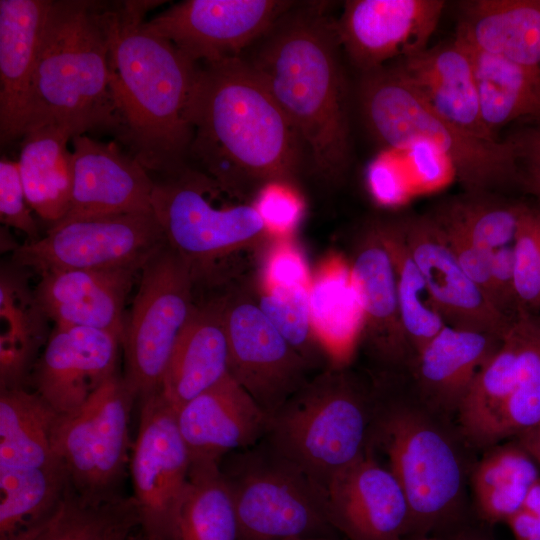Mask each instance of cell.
<instances>
[{
	"label": "cell",
	"instance_id": "obj_1",
	"mask_svg": "<svg viewBox=\"0 0 540 540\" xmlns=\"http://www.w3.org/2000/svg\"><path fill=\"white\" fill-rule=\"evenodd\" d=\"M189 117L188 160L228 195L241 197L271 183L294 185L302 144L244 57L198 64Z\"/></svg>",
	"mask_w": 540,
	"mask_h": 540
},
{
	"label": "cell",
	"instance_id": "obj_2",
	"mask_svg": "<svg viewBox=\"0 0 540 540\" xmlns=\"http://www.w3.org/2000/svg\"><path fill=\"white\" fill-rule=\"evenodd\" d=\"M325 4H295L244 59L286 115L314 170L336 183L350 163L348 91L336 21Z\"/></svg>",
	"mask_w": 540,
	"mask_h": 540
},
{
	"label": "cell",
	"instance_id": "obj_3",
	"mask_svg": "<svg viewBox=\"0 0 540 540\" xmlns=\"http://www.w3.org/2000/svg\"><path fill=\"white\" fill-rule=\"evenodd\" d=\"M156 4L125 1L116 6L110 67L119 137L148 172L163 177L188 166L198 64L146 24V12Z\"/></svg>",
	"mask_w": 540,
	"mask_h": 540
},
{
	"label": "cell",
	"instance_id": "obj_4",
	"mask_svg": "<svg viewBox=\"0 0 540 540\" xmlns=\"http://www.w3.org/2000/svg\"><path fill=\"white\" fill-rule=\"evenodd\" d=\"M115 13L116 7L95 1L51 0L24 135L50 124L69 126L79 135L100 126L119 127L110 67Z\"/></svg>",
	"mask_w": 540,
	"mask_h": 540
},
{
	"label": "cell",
	"instance_id": "obj_5",
	"mask_svg": "<svg viewBox=\"0 0 540 540\" xmlns=\"http://www.w3.org/2000/svg\"><path fill=\"white\" fill-rule=\"evenodd\" d=\"M360 112L370 134L384 149L424 143L452 164L465 192H493L520 182L514 143L479 138L458 127L429 105L393 63L361 73Z\"/></svg>",
	"mask_w": 540,
	"mask_h": 540
},
{
	"label": "cell",
	"instance_id": "obj_6",
	"mask_svg": "<svg viewBox=\"0 0 540 540\" xmlns=\"http://www.w3.org/2000/svg\"><path fill=\"white\" fill-rule=\"evenodd\" d=\"M221 191L212 179L187 166L155 181L152 192V210L166 242L189 265L200 290L242 275L239 255L261 253L276 237L254 205L217 204Z\"/></svg>",
	"mask_w": 540,
	"mask_h": 540
},
{
	"label": "cell",
	"instance_id": "obj_7",
	"mask_svg": "<svg viewBox=\"0 0 540 540\" xmlns=\"http://www.w3.org/2000/svg\"><path fill=\"white\" fill-rule=\"evenodd\" d=\"M368 399L352 372L334 363L269 415L263 440L325 489L369 449Z\"/></svg>",
	"mask_w": 540,
	"mask_h": 540
},
{
	"label": "cell",
	"instance_id": "obj_8",
	"mask_svg": "<svg viewBox=\"0 0 540 540\" xmlns=\"http://www.w3.org/2000/svg\"><path fill=\"white\" fill-rule=\"evenodd\" d=\"M238 519L240 540L338 537L325 490L262 439L220 462Z\"/></svg>",
	"mask_w": 540,
	"mask_h": 540
},
{
	"label": "cell",
	"instance_id": "obj_9",
	"mask_svg": "<svg viewBox=\"0 0 540 540\" xmlns=\"http://www.w3.org/2000/svg\"><path fill=\"white\" fill-rule=\"evenodd\" d=\"M197 293L191 268L167 243L143 264L122 336L123 379L141 402L158 391Z\"/></svg>",
	"mask_w": 540,
	"mask_h": 540
},
{
	"label": "cell",
	"instance_id": "obj_10",
	"mask_svg": "<svg viewBox=\"0 0 540 540\" xmlns=\"http://www.w3.org/2000/svg\"><path fill=\"white\" fill-rule=\"evenodd\" d=\"M371 437L407 499L409 537L427 536L454 514L461 498L463 473L455 448L437 426L407 407L382 412Z\"/></svg>",
	"mask_w": 540,
	"mask_h": 540
},
{
	"label": "cell",
	"instance_id": "obj_11",
	"mask_svg": "<svg viewBox=\"0 0 540 540\" xmlns=\"http://www.w3.org/2000/svg\"><path fill=\"white\" fill-rule=\"evenodd\" d=\"M136 397L115 374L75 413L59 416L56 451L69 482L83 499L101 503L120 497L129 465L130 413Z\"/></svg>",
	"mask_w": 540,
	"mask_h": 540
},
{
	"label": "cell",
	"instance_id": "obj_12",
	"mask_svg": "<svg viewBox=\"0 0 540 540\" xmlns=\"http://www.w3.org/2000/svg\"><path fill=\"white\" fill-rule=\"evenodd\" d=\"M166 242L152 211L79 218L50 225L44 237L18 245L15 265L39 275L144 264Z\"/></svg>",
	"mask_w": 540,
	"mask_h": 540
},
{
	"label": "cell",
	"instance_id": "obj_13",
	"mask_svg": "<svg viewBox=\"0 0 540 540\" xmlns=\"http://www.w3.org/2000/svg\"><path fill=\"white\" fill-rule=\"evenodd\" d=\"M224 289L230 375L270 415L311 379L314 369L260 309L254 278L238 276Z\"/></svg>",
	"mask_w": 540,
	"mask_h": 540
},
{
	"label": "cell",
	"instance_id": "obj_14",
	"mask_svg": "<svg viewBox=\"0 0 540 540\" xmlns=\"http://www.w3.org/2000/svg\"><path fill=\"white\" fill-rule=\"evenodd\" d=\"M191 465L175 410L157 394L143 400L128 466L139 527L147 537L174 540Z\"/></svg>",
	"mask_w": 540,
	"mask_h": 540
},
{
	"label": "cell",
	"instance_id": "obj_15",
	"mask_svg": "<svg viewBox=\"0 0 540 540\" xmlns=\"http://www.w3.org/2000/svg\"><path fill=\"white\" fill-rule=\"evenodd\" d=\"M296 3L284 0H187L146 24L192 62L242 56Z\"/></svg>",
	"mask_w": 540,
	"mask_h": 540
},
{
	"label": "cell",
	"instance_id": "obj_16",
	"mask_svg": "<svg viewBox=\"0 0 540 540\" xmlns=\"http://www.w3.org/2000/svg\"><path fill=\"white\" fill-rule=\"evenodd\" d=\"M444 7L442 0H349L336 21L338 38L365 73L425 50Z\"/></svg>",
	"mask_w": 540,
	"mask_h": 540
},
{
	"label": "cell",
	"instance_id": "obj_17",
	"mask_svg": "<svg viewBox=\"0 0 540 540\" xmlns=\"http://www.w3.org/2000/svg\"><path fill=\"white\" fill-rule=\"evenodd\" d=\"M120 347L113 332L54 326L30 377L34 391L59 416L75 413L117 374Z\"/></svg>",
	"mask_w": 540,
	"mask_h": 540
},
{
	"label": "cell",
	"instance_id": "obj_18",
	"mask_svg": "<svg viewBox=\"0 0 540 540\" xmlns=\"http://www.w3.org/2000/svg\"><path fill=\"white\" fill-rule=\"evenodd\" d=\"M329 519L345 540H402L409 537L410 510L388 467L370 448L325 487Z\"/></svg>",
	"mask_w": 540,
	"mask_h": 540
},
{
	"label": "cell",
	"instance_id": "obj_19",
	"mask_svg": "<svg viewBox=\"0 0 540 540\" xmlns=\"http://www.w3.org/2000/svg\"><path fill=\"white\" fill-rule=\"evenodd\" d=\"M410 253L445 324L504 338L513 321L501 315L465 274L429 214L402 218Z\"/></svg>",
	"mask_w": 540,
	"mask_h": 540
},
{
	"label": "cell",
	"instance_id": "obj_20",
	"mask_svg": "<svg viewBox=\"0 0 540 540\" xmlns=\"http://www.w3.org/2000/svg\"><path fill=\"white\" fill-rule=\"evenodd\" d=\"M349 266L362 310L364 348L383 364L412 365L415 356L402 324L393 262L375 220L355 234Z\"/></svg>",
	"mask_w": 540,
	"mask_h": 540
},
{
	"label": "cell",
	"instance_id": "obj_21",
	"mask_svg": "<svg viewBox=\"0 0 540 540\" xmlns=\"http://www.w3.org/2000/svg\"><path fill=\"white\" fill-rule=\"evenodd\" d=\"M72 144L71 200L58 222L152 211L155 181L135 158L114 143H101L84 134L73 137Z\"/></svg>",
	"mask_w": 540,
	"mask_h": 540
},
{
	"label": "cell",
	"instance_id": "obj_22",
	"mask_svg": "<svg viewBox=\"0 0 540 540\" xmlns=\"http://www.w3.org/2000/svg\"><path fill=\"white\" fill-rule=\"evenodd\" d=\"M142 266L46 272L34 290L55 326L99 329L122 338L125 302Z\"/></svg>",
	"mask_w": 540,
	"mask_h": 540
},
{
	"label": "cell",
	"instance_id": "obj_23",
	"mask_svg": "<svg viewBox=\"0 0 540 540\" xmlns=\"http://www.w3.org/2000/svg\"><path fill=\"white\" fill-rule=\"evenodd\" d=\"M192 461L221 460L266 433L269 415L228 375L176 411Z\"/></svg>",
	"mask_w": 540,
	"mask_h": 540
},
{
	"label": "cell",
	"instance_id": "obj_24",
	"mask_svg": "<svg viewBox=\"0 0 540 540\" xmlns=\"http://www.w3.org/2000/svg\"><path fill=\"white\" fill-rule=\"evenodd\" d=\"M224 287L197 298L155 393L175 412L230 375Z\"/></svg>",
	"mask_w": 540,
	"mask_h": 540
},
{
	"label": "cell",
	"instance_id": "obj_25",
	"mask_svg": "<svg viewBox=\"0 0 540 540\" xmlns=\"http://www.w3.org/2000/svg\"><path fill=\"white\" fill-rule=\"evenodd\" d=\"M403 78L440 115L482 139L496 141L480 113L472 51L458 35L393 62Z\"/></svg>",
	"mask_w": 540,
	"mask_h": 540
},
{
	"label": "cell",
	"instance_id": "obj_26",
	"mask_svg": "<svg viewBox=\"0 0 540 540\" xmlns=\"http://www.w3.org/2000/svg\"><path fill=\"white\" fill-rule=\"evenodd\" d=\"M51 0L0 1V141L22 138L32 77Z\"/></svg>",
	"mask_w": 540,
	"mask_h": 540
},
{
	"label": "cell",
	"instance_id": "obj_27",
	"mask_svg": "<svg viewBox=\"0 0 540 540\" xmlns=\"http://www.w3.org/2000/svg\"><path fill=\"white\" fill-rule=\"evenodd\" d=\"M456 35L478 51L540 68V0H467Z\"/></svg>",
	"mask_w": 540,
	"mask_h": 540
},
{
	"label": "cell",
	"instance_id": "obj_28",
	"mask_svg": "<svg viewBox=\"0 0 540 540\" xmlns=\"http://www.w3.org/2000/svg\"><path fill=\"white\" fill-rule=\"evenodd\" d=\"M26 269L13 263L0 274V390L26 388L50 333Z\"/></svg>",
	"mask_w": 540,
	"mask_h": 540
},
{
	"label": "cell",
	"instance_id": "obj_29",
	"mask_svg": "<svg viewBox=\"0 0 540 540\" xmlns=\"http://www.w3.org/2000/svg\"><path fill=\"white\" fill-rule=\"evenodd\" d=\"M502 341L488 333L445 325L412 363L421 391L440 406L458 409Z\"/></svg>",
	"mask_w": 540,
	"mask_h": 540
},
{
	"label": "cell",
	"instance_id": "obj_30",
	"mask_svg": "<svg viewBox=\"0 0 540 540\" xmlns=\"http://www.w3.org/2000/svg\"><path fill=\"white\" fill-rule=\"evenodd\" d=\"M79 135L66 125L50 124L23 137L18 167L30 208L53 225L68 212L72 186V151L68 142Z\"/></svg>",
	"mask_w": 540,
	"mask_h": 540
},
{
	"label": "cell",
	"instance_id": "obj_31",
	"mask_svg": "<svg viewBox=\"0 0 540 540\" xmlns=\"http://www.w3.org/2000/svg\"><path fill=\"white\" fill-rule=\"evenodd\" d=\"M58 419L35 391L0 390V468L34 469L62 463L55 446Z\"/></svg>",
	"mask_w": 540,
	"mask_h": 540
},
{
	"label": "cell",
	"instance_id": "obj_32",
	"mask_svg": "<svg viewBox=\"0 0 540 540\" xmlns=\"http://www.w3.org/2000/svg\"><path fill=\"white\" fill-rule=\"evenodd\" d=\"M482 121L492 136L519 119L540 118V71L469 46Z\"/></svg>",
	"mask_w": 540,
	"mask_h": 540
},
{
	"label": "cell",
	"instance_id": "obj_33",
	"mask_svg": "<svg viewBox=\"0 0 540 540\" xmlns=\"http://www.w3.org/2000/svg\"><path fill=\"white\" fill-rule=\"evenodd\" d=\"M519 334L516 321L502 344L477 374L458 407L465 437L478 447L496 443V430L518 378Z\"/></svg>",
	"mask_w": 540,
	"mask_h": 540
},
{
	"label": "cell",
	"instance_id": "obj_34",
	"mask_svg": "<svg viewBox=\"0 0 540 540\" xmlns=\"http://www.w3.org/2000/svg\"><path fill=\"white\" fill-rule=\"evenodd\" d=\"M539 478V466L515 439L488 448L471 477L479 514L487 522L506 523Z\"/></svg>",
	"mask_w": 540,
	"mask_h": 540
},
{
	"label": "cell",
	"instance_id": "obj_35",
	"mask_svg": "<svg viewBox=\"0 0 540 540\" xmlns=\"http://www.w3.org/2000/svg\"><path fill=\"white\" fill-rule=\"evenodd\" d=\"M139 527L132 497L95 503L70 486L55 510L13 540H128Z\"/></svg>",
	"mask_w": 540,
	"mask_h": 540
},
{
	"label": "cell",
	"instance_id": "obj_36",
	"mask_svg": "<svg viewBox=\"0 0 540 540\" xmlns=\"http://www.w3.org/2000/svg\"><path fill=\"white\" fill-rule=\"evenodd\" d=\"M174 540H240L232 494L220 462L192 461Z\"/></svg>",
	"mask_w": 540,
	"mask_h": 540
},
{
	"label": "cell",
	"instance_id": "obj_37",
	"mask_svg": "<svg viewBox=\"0 0 540 540\" xmlns=\"http://www.w3.org/2000/svg\"><path fill=\"white\" fill-rule=\"evenodd\" d=\"M309 307L313 328L333 357L359 336L362 310L349 262L332 255L320 264L312 274Z\"/></svg>",
	"mask_w": 540,
	"mask_h": 540
},
{
	"label": "cell",
	"instance_id": "obj_38",
	"mask_svg": "<svg viewBox=\"0 0 540 540\" xmlns=\"http://www.w3.org/2000/svg\"><path fill=\"white\" fill-rule=\"evenodd\" d=\"M63 463L0 468V540H13L48 517L70 488Z\"/></svg>",
	"mask_w": 540,
	"mask_h": 540
},
{
	"label": "cell",
	"instance_id": "obj_39",
	"mask_svg": "<svg viewBox=\"0 0 540 540\" xmlns=\"http://www.w3.org/2000/svg\"><path fill=\"white\" fill-rule=\"evenodd\" d=\"M375 221L393 262L402 324L416 357L446 324L407 246L402 218Z\"/></svg>",
	"mask_w": 540,
	"mask_h": 540
},
{
	"label": "cell",
	"instance_id": "obj_40",
	"mask_svg": "<svg viewBox=\"0 0 540 540\" xmlns=\"http://www.w3.org/2000/svg\"><path fill=\"white\" fill-rule=\"evenodd\" d=\"M524 206L493 192L464 191L440 202L428 214L439 227L493 252L513 244Z\"/></svg>",
	"mask_w": 540,
	"mask_h": 540
},
{
	"label": "cell",
	"instance_id": "obj_41",
	"mask_svg": "<svg viewBox=\"0 0 540 540\" xmlns=\"http://www.w3.org/2000/svg\"><path fill=\"white\" fill-rule=\"evenodd\" d=\"M256 301L291 347L314 369L334 364L333 355L317 336L310 316L309 287L264 290L255 285Z\"/></svg>",
	"mask_w": 540,
	"mask_h": 540
},
{
	"label": "cell",
	"instance_id": "obj_42",
	"mask_svg": "<svg viewBox=\"0 0 540 540\" xmlns=\"http://www.w3.org/2000/svg\"><path fill=\"white\" fill-rule=\"evenodd\" d=\"M518 378L496 430V443L540 422V319L519 315Z\"/></svg>",
	"mask_w": 540,
	"mask_h": 540
},
{
	"label": "cell",
	"instance_id": "obj_43",
	"mask_svg": "<svg viewBox=\"0 0 540 540\" xmlns=\"http://www.w3.org/2000/svg\"><path fill=\"white\" fill-rule=\"evenodd\" d=\"M519 315L540 319V209L525 204L513 242Z\"/></svg>",
	"mask_w": 540,
	"mask_h": 540
},
{
	"label": "cell",
	"instance_id": "obj_44",
	"mask_svg": "<svg viewBox=\"0 0 540 540\" xmlns=\"http://www.w3.org/2000/svg\"><path fill=\"white\" fill-rule=\"evenodd\" d=\"M255 285L264 290L310 287L312 274L306 259L290 236L274 237L261 251Z\"/></svg>",
	"mask_w": 540,
	"mask_h": 540
},
{
	"label": "cell",
	"instance_id": "obj_45",
	"mask_svg": "<svg viewBox=\"0 0 540 540\" xmlns=\"http://www.w3.org/2000/svg\"><path fill=\"white\" fill-rule=\"evenodd\" d=\"M21 180L18 162L5 156L0 160V220L6 227L17 229L33 242L40 238L31 214Z\"/></svg>",
	"mask_w": 540,
	"mask_h": 540
},
{
	"label": "cell",
	"instance_id": "obj_46",
	"mask_svg": "<svg viewBox=\"0 0 540 540\" xmlns=\"http://www.w3.org/2000/svg\"><path fill=\"white\" fill-rule=\"evenodd\" d=\"M268 231L276 237L290 236L303 213V202L293 185L271 183L262 187L253 204Z\"/></svg>",
	"mask_w": 540,
	"mask_h": 540
},
{
	"label": "cell",
	"instance_id": "obj_47",
	"mask_svg": "<svg viewBox=\"0 0 540 540\" xmlns=\"http://www.w3.org/2000/svg\"><path fill=\"white\" fill-rule=\"evenodd\" d=\"M366 180L373 198L384 206L405 201L409 194L394 149H384L369 164Z\"/></svg>",
	"mask_w": 540,
	"mask_h": 540
},
{
	"label": "cell",
	"instance_id": "obj_48",
	"mask_svg": "<svg viewBox=\"0 0 540 540\" xmlns=\"http://www.w3.org/2000/svg\"><path fill=\"white\" fill-rule=\"evenodd\" d=\"M438 228L462 270L477 285L493 306L491 279V257L493 252L477 247L456 232L443 229L439 226Z\"/></svg>",
	"mask_w": 540,
	"mask_h": 540
},
{
	"label": "cell",
	"instance_id": "obj_49",
	"mask_svg": "<svg viewBox=\"0 0 540 540\" xmlns=\"http://www.w3.org/2000/svg\"><path fill=\"white\" fill-rule=\"evenodd\" d=\"M493 306L504 317L516 321L519 313L514 284L513 244L493 251L491 257Z\"/></svg>",
	"mask_w": 540,
	"mask_h": 540
},
{
	"label": "cell",
	"instance_id": "obj_50",
	"mask_svg": "<svg viewBox=\"0 0 540 540\" xmlns=\"http://www.w3.org/2000/svg\"><path fill=\"white\" fill-rule=\"evenodd\" d=\"M530 124L509 139L516 147L520 163L525 164L524 168L540 171V118L530 120Z\"/></svg>",
	"mask_w": 540,
	"mask_h": 540
},
{
	"label": "cell",
	"instance_id": "obj_51",
	"mask_svg": "<svg viewBox=\"0 0 540 540\" xmlns=\"http://www.w3.org/2000/svg\"><path fill=\"white\" fill-rule=\"evenodd\" d=\"M506 524L515 540H540V519L525 509L513 514Z\"/></svg>",
	"mask_w": 540,
	"mask_h": 540
},
{
	"label": "cell",
	"instance_id": "obj_52",
	"mask_svg": "<svg viewBox=\"0 0 540 540\" xmlns=\"http://www.w3.org/2000/svg\"><path fill=\"white\" fill-rule=\"evenodd\" d=\"M514 439L526 450L540 466V422L522 431Z\"/></svg>",
	"mask_w": 540,
	"mask_h": 540
},
{
	"label": "cell",
	"instance_id": "obj_53",
	"mask_svg": "<svg viewBox=\"0 0 540 540\" xmlns=\"http://www.w3.org/2000/svg\"><path fill=\"white\" fill-rule=\"evenodd\" d=\"M520 184L540 203V171L530 168L521 169ZM540 209V208H539Z\"/></svg>",
	"mask_w": 540,
	"mask_h": 540
},
{
	"label": "cell",
	"instance_id": "obj_54",
	"mask_svg": "<svg viewBox=\"0 0 540 540\" xmlns=\"http://www.w3.org/2000/svg\"><path fill=\"white\" fill-rule=\"evenodd\" d=\"M522 509L540 519V478L531 487Z\"/></svg>",
	"mask_w": 540,
	"mask_h": 540
},
{
	"label": "cell",
	"instance_id": "obj_55",
	"mask_svg": "<svg viewBox=\"0 0 540 540\" xmlns=\"http://www.w3.org/2000/svg\"><path fill=\"white\" fill-rule=\"evenodd\" d=\"M402 540H442V539L427 535V536H418V537H406Z\"/></svg>",
	"mask_w": 540,
	"mask_h": 540
},
{
	"label": "cell",
	"instance_id": "obj_56",
	"mask_svg": "<svg viewBox=\"0 0 540 540\" xmlns=\"http://www.w3.org/2000/svg\"><path fill=\"white\" fill-rule=\"evenodd\" d=\"M128 540H153V539L147 537L146 535H144V534L141 532V534H140V535H137V536H132V535H131V536L128 538Z\"/></svg>",
	"mask_w": 540,
	"mask_h": 540
},
{
	"label": "cell",
	"instance_id": "obj_57",
	"mask_svg": "<svg viewBox=\"0 0 540 540\" xmlns=\"http://www.w3.org/2000/svg\"><path fill=\"white\" fill-rule=\"evenodd\" d=\"M307 540H340L339 537H325V538H314V539H307Z\"/></svg>",
	"mask_w": 540,
	"mask_h": 540
},
{
	"label": "cell",
	"instance_id": "obj_58",
	"mask_svg": "<svg viewBox=\"0 0 540 540\" xmlns=\"http://www.w3.org/2000/svg\"><path fill=\"white\" fill-rule=\"evenodd\" d=\"M459 540H487V539L481 538V537H465V538H461Z\"/></svg>",
	"mask_w": 540,
	"mask_h": 540
},
{
	"label": "cell",
	"instance_id": "obj_59",
	"mask_svg": "<svg viewBox=\"0 0 540 540\" xmlns=\"http://www.w3.org/2000/svg\"><path fill=\"white\" fill-rule=\"evenodd\" d=\"M539 71H540V68H539Z\"/></svg>",
	"mask_w": 540,
	"mask_h": 540
}]
</instances>
